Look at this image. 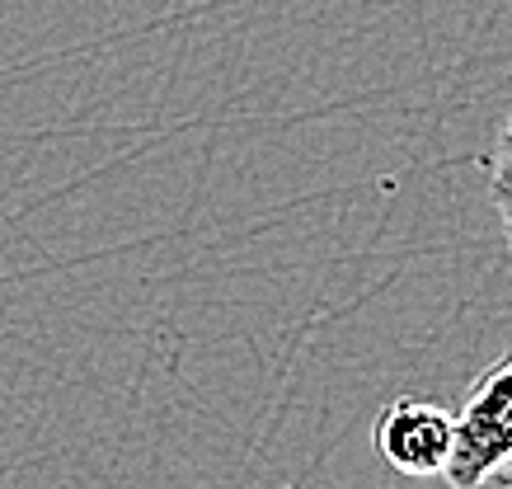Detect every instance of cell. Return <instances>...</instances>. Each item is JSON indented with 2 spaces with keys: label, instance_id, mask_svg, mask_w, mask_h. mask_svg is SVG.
<instances>
[{
  "label": "cell",
  "instance_id": "4",
  "mask_svg": "<svg viewBox=\"0 0 512 489\" xmlns=\"http://www.w3.org/2000/svg\"><path fill=\"white\" fill-rule=\"evenodd\" d=\"M470 489H512V461H503V466H494V471H484Z\"/></svg>",
  "mask_w": 512,
  "mask_h": 489
},
{
  "label": "cell",
  "instance_id": "2",
  "mask_svg": "<svg viewBox=\"0 0 512 489\" xmlns=\"http://www.w3.org/2000/svg\"><path fill=\"white\" fill-rule=\"evenodd\" d=\"M372 442L381 461L395 466L400 475H442L451 461V442H456V414H447L433 400H390L376 414Z\"/></svg>",
  "mask_w": 512,
  "mask_h": 489
},
{
  "label": "cell",
  "instance_id": "3",
  "mask_svg": "<svg viewBox=\"0 0 512 489\" xmlns=\"http://www.w3.org/2000/svg\"><path fill=\"white\" fill-rule=\"evenodd\" d=\"M489 198H494V212L503 221V240L512 250V109L498 127V142H494V179H489Z\"/></svg>",
  "mask_w": 512,
  "mask_h": 489
},
{
  "label": "cell",
  "instance_id": "1",
  "mask_svg": "<svg viewBox=\"0 0 512 489\" xmlns=\"http://www.w3.org/2000/svg\"><path fill=\"white\" fill-rule=\"evenodd\" d=\"M503 461H512V358L475 381L466 410L456 414V442L442 475L451 489H470Z\"/></svg>",
  "mask_w": 512,
  "mask_h": 489
}]
</instances>
